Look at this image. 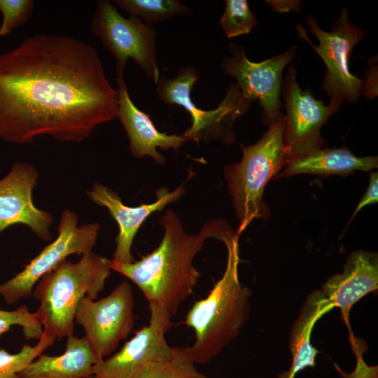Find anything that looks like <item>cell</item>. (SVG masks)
<instances>
[{"label":"cell","instance_id":"e0dca14e","mask_svg":"<svg viewBox=\"0 0 378 378\" xmlns=\"http://www.w3.org/2000/svg\"><path fill=\"white\" fill-rule=\"evenodd\" d=\"M377 288V253L358 250L348 255L343 272L330 276L321 290L334 307L340 309L342 318L349 326L352 306Z\"/></svg>","mask_w":378,"mask_h":378},{"label":"cell","instance_id":"f546056e","mask_svg":"<svg viewBox=\"0 0 378 378\" xmlns=\"http://www.w3.org/2000/svg\"><path fill=\"white\" fill-rule=\"evenodd\" d=\"M85 378H96L94 376H91V377H85Z\"/></svg>","mask_w":378,"mask_h":378},{"label":"cell","instance_id":"ba28073f","mask_svg":"<svg viewBox=\"0 0 378 378\" xmlns=\"http://www.w3.org/2000/svg\"><path fill=\"white\" fill-rule=\"evenodd\" d=\"M92 31L115 59L118 77H122L128 59H132L146 78L156 84L160 71L156 57L157 31L137 17L125 18L108 0L96 3L91 22Z\"/></svg>","mask_w":378,"mask_h":378},{"label":"cell","instance_id":"2e32d148","mask_svg":"<svg viewBox=\"0 0 378 378\" xmlns=\"http://www.w3.org/2000/svg\"><path fill=\"white\" fill-rule=\"evenodd\" d=\"M117 117L129 138V149L132 155L136 158L149 156L156 163L164 164L166 158L157 148L178 150L188 140L183 135L168 134L158 130L149 115L132 102L122 77H117Z\"/></svg>","mask_w":378,"mask_h":378},{"label":"cell","instance_id":"6da1fadb","mask_svg":"<svg viewBox=\"0 0 378 378\" xmlns=\"http://www.w3.org/2000/svg\"><path fill=\"white\" fill-rule=\"evenodd\" d=\"M118 111L117 90L86 42L37 34L0 54V139L6 142L48 135L79 143Z\"/></svg>","mask_w":378,"mask_h":378},{"label":"cell","instance_id":"83f0119b","mask_svg":"<svg viewBox=\"0 0 378 378\" xmlns=\"http://www.w3.org/2000/svg\"><path fill=\"white\" fill-rule=\"evenodd\" d=\"M366 74L365 78L363 79L361 94L372 99L377 96V66H373Z\"/></svg>","mask_w":378,"mask_h":378},{"label":"cell","instance_id":"5bb4252c","mask_svg":"<svg viewBox=\"0 0 378 378\" xmlns=\"http://www.w3.org/2000/svg\"><path fill=\"white\" fill-rule=\"evenodd\" d=\"M38 179L36 167L22 162H15L0 179V233L13 225L21 224L28 226L41 240L51 239L52 216L37 208L33 202Z\"/></svg>","mask_w":378,"mask_h":378},{"label":"cell","instance_id":"7402d4cb","mask_svg":"<svg viewBox=\"0 0 378 378\" xmlns=\"http://www.w3.org/2000/svg\"><path fill=\"white\" fill-rule=\"evenodd\" d=\"M134 378H208L195 366L187 347L175 346L174 356L144 365Z\"/></svg>","mask_w":378,"mask_h":378},{"label":"cell","instance_id":"d4e9b609","mask_svg":"<svg viewBox=\"0 0 378 378\" xmlns=\"http://www.w3.org/2000/svg\"><path fill=\"white\" fill-rule=\"evenodd\" d=\"M13 326H20L27 340H38L43 333L36 312L31 313L26 305H21L13 311L0 309V337Z\"/></svg>","mask_w":378,"mask_h":378},{"label":"cell","instance_id":"4316f807","mask_svg":"<svg viewBox=\"0 0 378 378\" xmlns=\"http://www.w3.org/2000/svg\"><path fill=\"white\" fill-rule=\"evenodd\" d=\"M378 201V173L372 172L370 174V181L365 195L360 198L354 211L346 227L349 226L355 216L365 206L374 204Z\"/></svg>","mask_w":378,"mask_h":378},{"label":"cell","instance_id":"30bf717a","mask_svg":"<svg viewBox=\"0 0 378 378\" xmlns=\"http://www.w3.org/2000/svg\"><path fill=\"white\" fill-rule=\"evenodd\" d=\"M297 50V46H293L281 54L254 62L248 59L242 47L230 43V56H225L220 63L222 71L236 80L246 99L251 102L258 100L262 121L268 127L284 115L280 98L283 71L295 58Z\"/></svg>","mask_w":378,"mask_h":378},{"label":"cell","instance_id":"484cf974","mask_svg":"<svg viewBox=\"0 0 378 378\" xmlns=\"http://www.w3.org/2000/svg\"><path fill=\"white\" fill-rule=\"evenodd\" d=\"M32 0H0V11L3 16L0 36H4L27 22L34 10Z\"/></svg>","mask_w":378,"mask_h":378},{"label":"cell","instance_id":"7c38bea8","mask_svg":"<svg viewBox=\"0 0 378 378\" xmlns=\"http://www.w3.org/2000/svg\"><path fill=\"white\" fill-rule=\"evenodd\" d=\"M296 76L295 66L290 65L282 80L281 95L286 111L284 133L286 162L326 148L321 129L333 114L330 106L316 99L308 88H301Z\"/></svg>","mask_w":378,"mask_h":378},{"label":"cell","instance_id":"d6986e66","mask_svg":"<svg viewBox=\"0 0 378 378\" xmlns=\"http://www.w3.org/2000/svg\"><path fill=\"white\" fill-rule=\"evenodd\" d=\"M377 166V156L358 157L345 146L324 148L288 160L276 178H287L300 174L322 176L347 175L356 170L371 172Z\"/></svg>","mask_w":378,"mask_h":378},{"label":"cell","instance_id":"603a6c76","mask_svg":"<svg viewBox=\"0 0 378 378\" xmlns=\"http://www.w3.org/2000/svg\"><path fill=\"white\" fill-rule=\"evenodd\" d=\"M56 337L43 330V333L34 346L24 344L16 354L0 349V378H20V373L34 359L53 345Z\"/></svg>","mask_w":378,"mask_h":378},{"label":"cell","instance_id":"ac0fdd59","mask_svg":"<svg viewBox=\"0 0 378 378\" xmlns=\"http://www.w3.org/2000/svg\"><path fill=\"white\" fill-rule=\"evenodd\" d=\"M59 356L41 354L20 373V378H85L93 375L98 358L86 337H67Z\"/></svg>","mask_w":378,"mask_h":378},{"label":"cell","instance_id":"277c9868","mask_svg":"<svg viewBox=\"0 0 378 378\" xmlns=\"http://www.w3.org/2000/svg\"><path fill=\"white\" fill-rule=\"evenodd\" d=\"M111 259L94 253L76 262L64 260L45 274L33 290L39 302L36 312L43 330L56 338L74 335L76 308L85 297L96 300L111 275Z\"/></svg>","mask_w":378,"mask_h":378},{"label":"cell","instance_id":"44dd1931","mask_svg":"<svg viewBox=\"0 0 378 378\" xmlns=\"http://www.w3.org/2000/svg\"><path fill=\"white\" fill-rule=\"evenodd\" d=\"M114 4L130 16L148 24L162 22L176 15H190V9L178 0H115Z\"/></svg>","mask_w":378,"mask_h":378},{"label":"cell","instance_id":"52a82bcc","mask_svg":"<svg viewBox=\"0 0 378 378\" xmlns=\"http://www.w3.org/2000/svg\"><path fill=\"white\" fill-rule=\"evenodd\" d=\"M306 23L318 44L312 43L307 30L300 24L296 26L298 37L305 40L325 64L326 71L321 90L329 96L328 105L334 114L345 101L356 104L361 95L363 79L350 71L349 61L351 50L364 38L365 31L349 22L346 8L341 10L330 31L323 30L312 15L307 17Z\"/></svg>","mask_w":378,"mask_h":378},{"label":"cell","instance_id":"4fadbf2b","mask_svg":"<svg viewBox=\"0 0 378 378\" xmlns=\"http://www.w3.org/2000/svg\"><path fill=\"white\" fill-rule=\"evenodd\" d=\"M150 320L109 358L98 360L93 369L96 378H134L146 364L167 360L174 354L175 346L165 337L171 328V313L162 304L148 302Z\"/></svg>","mask_w":378,"mask_h":378},{"label":"cell","instance_id":"f1b7e54d","mask_svg":"<svg viewBox=\"0 0 378 378\" xmlns=\"http://www.w3.org/2000/svg\"><path fill=\"white\" fill-rule=\"evenodd\" d=\"M274 11L285 13L289 11L300 12L302 3L300 1L290 0H272L266 1Z\"/></svg>","mask_w":378,"mask_h":378},{"label":"cell","instance_id":"5b68a950","mask_svg":"<svg viewBox=\"0 0 378 378\" xmlns=\"http://www.w3.org/2000/svg\"><path fill=\"white\" fill-rule=\"evenodd\" d=\"M285 116H281L268 127L255 144H240L242 158L239 162L226 165L224 175L239 225V235L257 218L270 217L263 201L267 183L285 164L284 133Z\"/></svg>","mask_w":378,"mask_h":378},{"label":"cell","instance_id":"ffe728a7","mask_svg":"<svg viewBox=\"0 0 378 378\" xmlns=\"http://www.w3.org/2000/svg\"><path fill=\"white\" fill-rule=\"evenodd\" d=\"M332 308L333 305L321 290H315L307 297L291 328L290 369L281 372L278 378H294L295 374L304 368L315 366L318 351L310 343L311 332L316 322Z\"/></svg>","mask_w":378,"mask_h":378},{"label":"cell","instance_id":"3957f363","mask_svg":"<svg viewBox=\"0 0 378 378\" xmlns=\"http://www.w3.org/2000/svg\"><path fill=\"white\" fill-rule=\"evenodd\" d=\"M239 237L236 233L223 242L227 255L222 277L186 316V325L195 334V341L187 349L195 364H206L221 353L248 318L252 290L239 278Z\"/></svg>","mask_w":378,"mask_h":378},{"label":"cell","instance_id":"8fae6325","mask_svg":"<svg viewBox=\"0 0 378 378\" xmlns=\"http://www.w3.org/2000/svg\"><path fill=\"white\" fill-rule=\"evenodd\" d=\"M74 322L83 328L98 360L105 358L134 327L132 286L123 281L110 294L98 300L83 298L76 308Z\"/></svg>","mask_w":378,"mask_h":378},{"label":"cell","instance_id":"9c48e42d","mask_svg":"<svg viewBox=\"0 0 378 378\" xmlns=\"http://www.w3.org/2000/svg\"><path fill=\"white\" fill-rule=\"evenodd\" d=\"M100 225L90 223L78 226L74 211H62L57 237L13 278L0 284V296L8 304L18 303L33 295L34 286L47 273L72 254L83 255L92 251Z\"/></svg>","mask_w":378,"mask_h":378},{"label":"cell","instance_id":"8992f818","mask_svg":"<svg viewBox=\"0 0 378 378\" xmlns=\"http://www.w3.org/2000/svg\"><path fill=\"white\" fill-rule=\"evenodd\" d=\"M198 79L199 74L195 68L185 66L173 78L159 79L158 95L164 104L181 106L190 114L191 126L183 134L187 140L196 143L217 141L224 144H234L236 136L232 126L248 110L251 102L237 84L232 82L217 108L203 110L197 107L191 97L192 88Z\"/></svg>","mask_w":378,"mask_h":378},{"label":"cell","instance_id":"9a60e30c","mask_svg":"<svg viewBox=\"0 0 378 378\" xmlns=\"http://www.w3.org/2000/svg\"><path fill=\"white\" fill-rule=\"evenodd\" d=\"M184 191L183 186L172 192L167 188H160L156 191V201L130 206L123 204L118 194L110 188L99 183H94L87 192V195L97 205L105 207L119 227L115 239V250L111 260L119 263L133 262L134 259L132 254V246L141 225L152 214L177 201L183 195Z\"/></svg>","mask_w":378,"mask_h":378},{"label":"cell","instance_id":"cb8c5ba5","mask_svg":"<svg viewBox=\"0 0 378 378\" xmlns=\"http://www.w3.org/2000/svg\"><path fill=\"white\" fill-rule=\"evenodd\" d=\"M219 24L227 38L248 34L258 20L246 0H226Z\"/></svg>","mask_w":378,"mask_h":378},{"label":"cell","instance_id":"7a4b0ae2","mask_svg":"<svg viewBox=\"0 0 378 378\" xmlns=\"http://www.w3.org/2000/svg\"><path fill=\"white\" fill-rule=\"evenodd\" d=\"M159 222L164 234L156 248L131 262L111 260V267L132 281L148 302L162 304L174 316L201 277L193 260L205 241L214 238L223 242L235 232L225 221L213 220L204 223L198 233L188 234L171 209L165 211Z\"/></svg>","mask_w":378,"mask_h":378}]
</instances>
